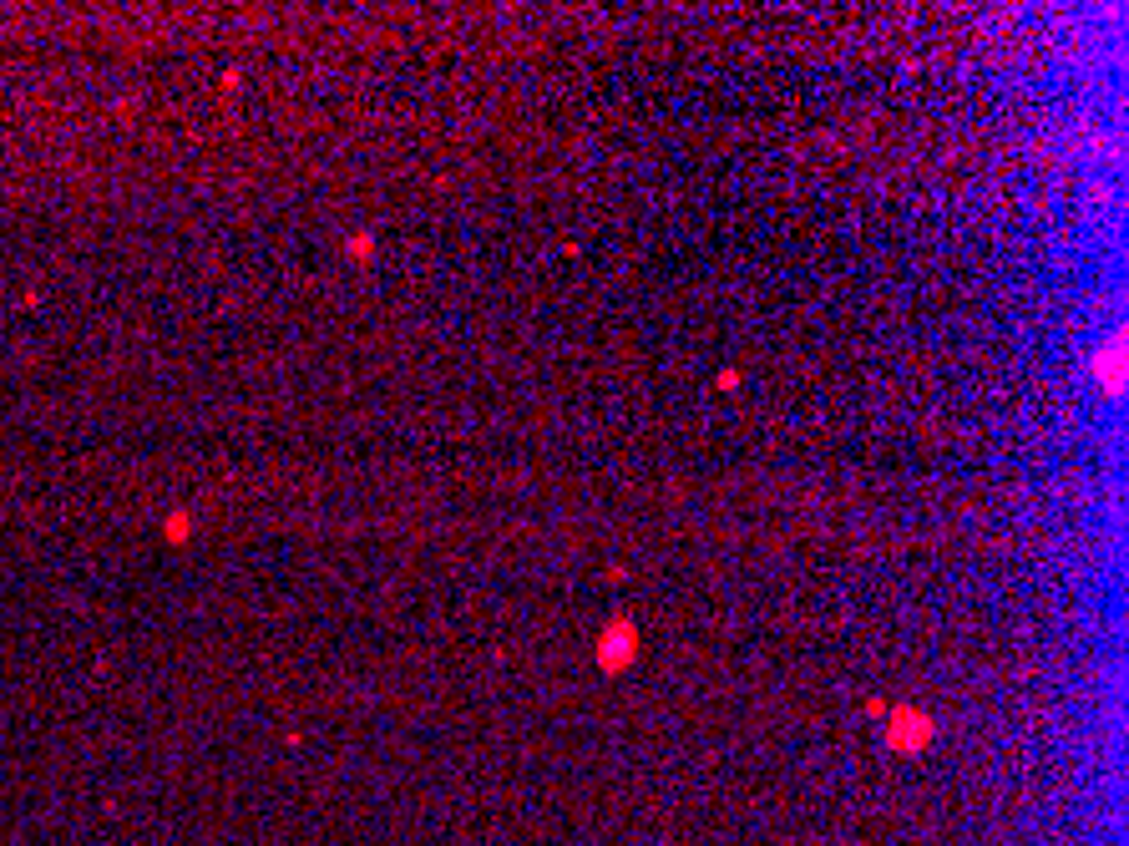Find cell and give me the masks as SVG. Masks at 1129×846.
<instances>
[{"label":"cell","instance_id":"obj_1","mask_svg":"<svg viewBox=\"0 0 1129 846\" xmlns=\"http://www.w3.org/2000/svg\"><path fill=\"white\" fill-rule=\"evenodd\" d=\"M638 649V634H633V624H613L608 634H603V644H598V654H603V669H623L628 664V654Z\"/></svg>","mask_w":1129,"mask_h":846}]
</instances>
